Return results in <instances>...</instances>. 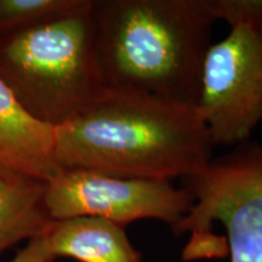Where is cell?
Returning a JSON list of instances; mask_svg holds the SVG:
<instances>
[{
    "instance_id": "10",
    "label": "cell",
    "mask_w": 262,
    "mask_h": 262,
    "mask_svg": "<svg viewBox=\"0 0 262 262\" xmlns=\"http://www.w3.org/2000/svg\"><path fill=\"white\" fill-rule=\"evenodd\" d=\"M93 0H0V39L83 11Z\"/></svg>"
},
{
    "instance_id": "12",
    "label": "cell",
    "mask_w": 262,
    "mask_h": 262,
    "mask_svg": "<svg viewBox=\"0 0 262 262\" xmlns=\"http://www.w3.org/2000/svg\"><path fill=\"white\" fill-rule=\"evenodd\" d=\"M54 258L49 251L47 235H44L29 242L10 262H50Z\"/></svg>"
},
{
    "instance_id": "5",
    "label": "cell",
    "mask_w": 262,
    "mask_h": 262,
    "mask_svg": "<svg viewBox=\"0 0 262 262\" xmlns=\"http://www.w3.org/2000/svg\"><path fill=\"white\" fill-rule=\"evenodd\" d=\"M228 27L206 52L195 106L214 147L242 145L262 123V29Z\"/></svg>"
},
{
    "instance_id": "7",
    "label": "cell",
    "mask_w": 262,
    "mask_h": 262,
    "mask_svg": "<svg viewBox=\"0 0 262 262\" xmlns=\"http://www.w3.org/2000/svg\"><path fill=\"white\" fill-rule=\"evenodd\" d=\"M61 171L55 127L29 116L0 80V179L48 183Z\"/></svg>"
},
{
    "instance_id": "11",
    "label": "cell",
    "mask_w": 262,
    "mask_h": 262,
    "mask_svg": "<svg viewBox=\"0 0 262 262\" xmlns=\"http://www.w3.org/2000/svg\"><path fill=\"white\" fill-rule=\"evenodd\" d=\"M217 21L244 24L262 29V0H212Z\"/></svg>"
},
{
    "instance_id": "6",
    "label": "cell",
    "mask_w": 262,
    "mask_h": 262,
    "mask_svg": "<svg viewBox=\"0 0 262 262\" xmlns=\"http://www.w3.org/2000/svg\"><path fill=\"white\" fill-rule=\"evenodd\" d=\"M194 198L172 181L117 178L89 170H62L47 183L45 204L52 220L100 217L125 227L158 220L172 231L191 211Z\"/></svg>"
},
{
    "instance_id": "2",
    "label": "cell",
    "mask_w": 262,
    "mask_h": 262,
    "mask_svg": "<svg viewBox=\"0 0 262 262\" xmlns=\"http://www.w3.org/2000/svg\"><path fill=\"white\" fill-rule=\"evenodd\" d=\"M91 16L107 89L196 106L212 0H93Z\"/></svg>"
},
{
    "instance_id": "8",
    "label": "cell",
    "mask_w": 262,
    "mask_h": 262,
    "mask_svg": "<svg viewBox=\"0 0 262 262\" xmlns=\"http://www.w3.org/2000/svg\"><path fill=\"white\" fill-rule=\"evenodd\" d=\"M51 257L79 262H143L126 235L125 227L100 217L56 221L47 234Z\"/></svg>"
},
{
    "instance_id": "4",
    "label": "cell",
    "mask_w": 262,
    "mask_h": 262,
    "mask_svg": "<svg viewBox=\"0 0 262 262\" xmlns=\"http://www.w3.org/2000/svg\"><path fill=\"white\" fill-rule=\"evenodd\" d=\"M191 211L175 234L189 233L185 261L222 257L262 262V143L247 141L183 180Z\"/></svg>"
},
{
    "instance_id": "1",
    "label": "cell",
    "mask_w": 262,
    "mask_h": 262,
    "mask_svg": "<svg viewBox=\"0 0 262 262\" xmlns=\"http://www.w3.org/2000/svg\"><path fill=\"white\" fill-rule=\"evenodd\" d=\"M212 148L195 107L130 90L107 89L93 104L55 127L61 170L117 178L185 180L210 163Z\"/></svg>"
},
{
    "instance_id": "9",
    "label": "cell",
    "mask_w": 262,
    "mask_h": 262,
    "mask_svg": "<svg viewBox=\"0 0 262 262\" xmlns=\"http://www.w3.org/2000/svg\"><path fill=\"white\" fill-rule=\"evenodd\" d=\"M47 183L0 179V253L47 235L56 221L45 204Z\"/></svg>"
},
{
    "instance_id": "3",
    "label": "cell",
    "mask_w": 262,
    "mask_h": 262,
    "mask_svg": "<svg viewBox=\"0 0 262 262\" xmlns=\"http://www.w3.org/2000/svg\"><path fill=\"white\" fill-rule=\"evenodd\" d=\"M91 8L0 39V80L42 124L62 125L107 91Z\"/></svg>"
},
{
    "instance_id": "13",
    "label": "cell",
    "mask_w": 262,
    "mask_h": 262,
    "mask_svg": "<svg viewBox=\"0 0 262 262\" xmlns=\"http://www.w3.org/2000/svg\"><path fill=\"white\" fill-rule=\"evenodd\" d=\"M50 262H57L56 260H52V261H50Z\"/></svg>"
}]
</instances>
